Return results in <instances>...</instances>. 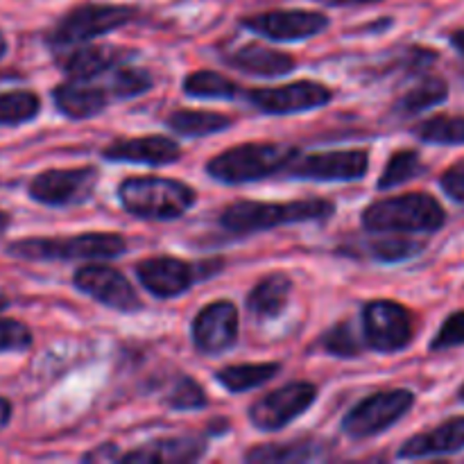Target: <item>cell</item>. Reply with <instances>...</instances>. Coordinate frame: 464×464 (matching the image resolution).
<instances>
[{"instance_id":"1","label":"cell","mask_w":464,"mask_h":464,"mask_svg":"<svg viewBox=\"0 0 464 464\" xmlns=\"http://www.w3.org/2000/svg\"><path fill=\"white\" fill-rule=\"evenodd\" d=\"M335 207L329 199H295V202H243L229 204L222 211L220 225L231 234H254L281 225L326 220L334 216Z\"/></svg>"},{"instance_id":"2","label":"cell","mask_w":464,"mask_h":464,"mask_svg":"<svg viewBox=\"0 0 464 464\" xmlns=\"http://www.w3.org/2000/svg\"><path fill=\"white\" fill-rule=\"evenodd\" d=\"M447 222L442 204L429 193H406L370 204L362 211V227L374 234H417L438 231Z\"/></svg>"},{"instance_id":"3","label":"cell","mask_w":464,"mask_h":464,"mask_svg":"<svg viewBox=\"0 0 464 464\" xmlns=\"http://www.w3.org/2000/svg\"><path fill=\"white\" fill-rule=\"evenodd\" d=\"M118 199L127 213L143 220H177L195 204L188 184L166 177H127L118 186Z\"/></svg>"},{"instance_id":"4","label":"cell","mask_w":464,"mask_h":464,"mask_svg":"<svg viewBox=\"0 0 464 464\" xmlns=\"http://www.w3.org/2000/svg\"><path fill=\"white\" fill-rule=\"evenodd\" d=\"M297 154V148L288 143H243L213 157L207 172L222 184H247L285 170Z\"/></svg>"},{"instance_id":"5","label":"cell","mask_w":464,"mask_h":464,"mask_svg":"<svg viewBox=\"0 0 464 464\" xmlns=\"http://www.w3.org/2000/svg\"><path fill=\"white\" fill-rule=\"evenodd\" d=\"M127 243L118 234H77L62 238H23L7 245V254L23 261H102L125 254Z\"/></svg>"},{"instance_id":"6","label":"cell","mask_w":464,"mask_h":464,"mask_svg":"<svg viewBox=\"0 0 464 464\" xmlns=\"http://www.w3.org/2000/svg\"><path fill=\"white\" fill-rule=\"evenodd\" d=\"M139 16V9L131 5H113V3H82L77 7L68 9L53 30L48 32V44L53 50L72 48L82 45L91 39L109 34L118 27L127 25Z\"/></svg>"},{"instance_id":"7","label":"cell","mask_w":464,"mask_h":464,"mask_svg":"<svg viewBox=\"0 0 464 464\" xmlns=\"http://www.w3.org/2000/svg\"><path fill=\"white\" fill-rule=\"evenodd\" d=\"M415 338V317L406 306L388 299L362 308V343L379 353L403 352Z\"/></svg>"},{"instance_id":"8","label":"cell","mask_w":464,"mask_h":464,"mask_svg":"<svg viewBox=\"0 0 464 464\" xmlns=\"http://www.w3.org/2000/svg\"><path fill=\"white\" fill-rule=\"evenodd\" d=\"M412 406H415V394L411 390H385V392L370 394L347 412L343 420V430L352 440L374 438L403 420Z\"/></svg>"},{"instance_id":"9","label":"cell","mask_w":464,"mask_h":464,"mask_svg":"<svg viewBox=\"0 0 464 464\" xmlns=\"http://www.w3.org/2000/svg\"><path fill=\"white\" fill-rule=\"evenodd\" d=\"M218 263H188L175 256H152L136 266L140 284L159 299H172L184 295L195 281L207 279L218 270Z\"/></svg>"},{"instance_id":"10","label":"cell","mask_w":464,"mask_h":464,"mask_svg":"<svg viewBox=\"0 0 464 464\" xmlns=\"http://www.w3.org/2000/svg\"><path fill=\"white\" fill-rule=\"evenodd\" d=\"M317 388L308 381H293L272 390L249 408V421L258 430H281L315 403Z\"/></svg>"},{"instance_id":"11","label":"cell","mask_w":464,"mask_h":464,"mask_svg":"<svg viewBox=\"0 0 464 464\" xmlns=\"http://www.w3.org/2000/svg\"><path fill=\"white\" fill-rule=\"evenodd\" d=\"M98 184V170L86 168H66V170L39 172L30 181V198L45 207L63 208L84 204L93 195Z\"/></svg>"},{"instance_id":"12","label":"cell","mask_w":464,"mask_h":464,"mask_svg":"<svg viewBox=\"0 0 464 464\" xmlns=\"http://www.w3.org/2000/svg\"><path fill=\"white\" fill-rule=\"evenodd\" d=\"M243 27L272 41H304L322 34L331 18L324 12L311 9H272V12L245 16Z\"/></svg>"},{"instance_id":"13","label":"cell","mask_w":464,"mask_h":464,"mask_svg":"<svg viewBox=\"0 0 464 464\" xmlns=\"http://www.w3.org/2000/svg\"><path fill=\"white\" fill-rule=\"evenodd\" d=\"M370 170V154L365 150H338L295 157L285 168L290 177L308 181H353L362 179Z\"/></svg>"},{"instance_id":"14","label":"cell","mask_w":464,"mask_h":464,"mask_svg":"<svg viewBox=\"0 0 464 464\" xmlns=\"http://www.w3.org/2000/svg\"><path fill=\"white\" fill-rule=\"evenodd\" d=\"M331 98H334V91L313 80L293 82V84L275 86V89H254L247 93L249 104L270 116H288V113L326 107Z\"/></svg>"},{"instance_id":"15","label":"cell","mask_w":464,"mask_h":464,"mask_svg":"<svg viewBox=\"0 0 464 464\" xmlns=\"http://www.w3.org/2000/svg\"><path fill=\"white\" fill-rule=\"evenodd\" d=\"M72 284L80 293L89 295L102 306L121 313H134L143 308V302L136 295L134 285L127 281L122 272L111 266H84L75 272Z\"/></svg>"},{"instance_id":"16","label":"cell","mask_w":464,"mask_h":464,"mask_svg":"<svg viewBox=\"0 0 464 464\" xmlns=\"http://www.w3.org/2000/svg\"><path fill=\"white\" fill-rule=\"evenodd\" d=\"M236 340H238V311L234 304L220 299L198 313L193 322V343L199 353L218 356L234 347Z\"/></svg>"},{"instance_id":"17","label":"cell","mask_w":464,"mask_h":464,"mask_svg":"<svg viewBox=\"0 0 464 464\" xmlns=\"http://www.w3.org/2000/svg\"><path fill=\"white\" fill-rule=\"evenodd\" d=\"M107 161L143 163V166H170L179 161L181 148L168 136H139V139H118L102 150Z\"/></svg>"},{"instance_id":"18","label":"cell","mask_w":464,"mask_h":464,"mask_svg":"<svg viewBox=\"0 0 464 464\" xmlns=\"http://www.w3.org/2000/svg\"><path fill=\"white\" fill-rule=\"evenodd\" d=\"M57 53H62L57 57L59 68L72 80H95L125 62V53L116 45H80V48L72 45Z\"/></svg>"},{"instance_id":"19","label":"cell","mask_w":464,"mask_h":464,"mask_svg":"<svg viewBox=\"0 0 464 464\" xmlns=\"http://www.w3.org/2000/svg\"><path fill=\"white\" fill-rule=\"evenodd\" d=\"M464 449V417H453L429 433H420L406 440L397 456L401 460H420V458L451 456Z\"/></svg>"},{"instance_id":"20","label":"cell","mask_w":464,"mask_h":464,"mask_svg":"<svg viewBox=\"0 0 464 464\" xmlns=\"http://www.w3.org/2000/svg\"><path fill=\"white\" fill-rule=\"evenodd\" d=\"M54 107L71 121H86L104 111L109 91L91 84V80H66L53 91Z\"/></svg>"},{"instance_id":"21","label":"cell","mask_w":464,"mask_h":464,"mask_svg":"<svg viewBox=\"0 0 464 464\" xmlns=\"http://www.w3.org/2000/svg\"><path fill=\"white\" fill-rule=\"evenodd\" d=\"M225 59L231 68L254 77H281L293 72L295 66H297L293 54L266 48L261 44L243 45V48L227 54Z\"/></svg>"},{"instance_id":"22","label":"cell","mask_w":464,"mask_h":464,"mask_svg":"<svg viewBox=\"0 0 464 464\" xmlns=\"http://www.w3.org/2000/svg\"><path fill=\"white\" fill-rule=\"evenodd\" d=\"M207 453V444L199 438L181 435V438L157 440L152 444L134 449V451L121 456V462H139V464H186L198 462Z\"/></svg>"},{"instance_id":"23","label":"cell","mask_w":464,"mask_h":464,"mask_svg":"<svg viewBox=\"0 0 464 464\" xmlns=\"http://www.w3.org/2000/svg\"><path fill=\"white\" fill-rule=\"evenodd\" d=\"M290 293H293V281L284 272L267 275L254 285L252 293L247 295V308L258 320H272L281 315V311L288 304Z\"/></svg>"},{"instance_id":"24","label":"cell","mask_w":464,"mask_h":464,"mask_svg":"<svg viewBox=\"0 0 464 464\" xmlns=\"http://www.w3.org/2000/svg\"><path fill=\"white\" fill-rule=\"evenodd\" d=\"M324 456V447L315 440H295L288 444H261L245 453V460L256 464H285L311 462Z\"/></svg>"},{"instance_id":"25","label":"cell","mask_w":464,"mask_h":464,"mask_svg":"<svg viewBox=\"0 0 464 464\" xmlns=\"http://www.w3.org/2000/svg\"><path fill=\"white\" fill-rule=\"evenodd\" d=\"M166 122L172 131L179 136H190V139L218 134L234 125V121L225 113L202 111V109H179V111H172Z\"/></svg>"},{"instance_id":"26","label":"cell","mask_w":464,"mask_h":464,"mask_svg":"<svg viewBox=\"0 0 464 464\" xmlns=\"http://www.w3.org/2000/svg\"><path fill=\"white\" fill-rule=\"evenodd\" d=\"M279 370V362H245V365L222 367L220 372H216V381L229 392L240 394L266 385Z\"/></svg>"},{"instance_id":"27","label":"cell","mask_w":464,"mask_h":464,"mask_svg":"<svg viewBox=\"0 0 464 464\" xmlns=\"http://www.w3.org/2000/svg\"><path fill=\"white\" fill-rule=\"evenodd\" d=\"M449 98V84L442 77L426 75L417 82L415 86L406 91L401 98L397 100L394 109L401 116H417V113L426 111V109L435 107V104L444 102Z\"/></svg>"},{"instance_id":"28","label":"cell","mask_w":464,"mask_h":464,"mask_svg":"<svg viewBox=\"0 0 464 464\" xmlns=\"http://www.w3.org/2000/svg\"><path fill=\"white\" fill-rule=\"evenodd\" d=\"M41 111L39 95L32 91L0 93V127H16L34 121Z\"/></svg>"},{"instance_id":"29","label":"cell","mask_w":464,"mask_h":464,"mask_svg":"<svg viewBox=\"0 0 464 464\" xmlns=\"http://www.w3.org/2000/svg\"><path fill=\"white\" fill-rule=\"evenodd\" d=\"M150 89H152V75H150L145 68H136L121 62L118 66H113L111 71H109L107 91L113 98L130 100L136 98V95L148 93Z\"/></svg>"},{"instance_id":"30","label":"cell","mask_w":464,"mask_h":464,"mask_svg":"<svg viewBox=\"0 0 464 464\" xmlns=\"http://www.w3.org/2000/svg\"><path fill=\"white\" fill-rule=\"evenodd\" d=\"M184 93L190 98L231 100L240 93L238 84L216 71H195L184 80Z\"/></svg>"},{"instance_id":"31","label":"cell","mask_w":464,"mask_h":464,"mask_svg":"<svg viewBox=\"0 0 464 464\" xmlns=\"http://www.w3.org/2000/svg\"><path fill=\"white\" fill-rule=\"evenodd\" d=\"M426 170V166L421 163V157L415 150H399L390 157V161L385 163L383 175L376 181V188L379 190H390L397 188V186L406 184V181L415 179L421 172Z\"/></svg>"},{"instance_id":"32","label":"cell","mask_w":464,"mask_h":464,"mask_svg":"<svg viewBox=\"0 0 464 464\" xmlns=\"http://www.w3.org/2000/svg\"><path fill=\"white\" fill-rule=\"evenodd\" d=\"M424 143L464 145V116H433L415 127Z\"/></svg>"},{"instance_id":"33","label":"cell","mask_w":464,"mask_h":464,"mask_svg":"<svg viewBox=\"0 0 464 464\" xmlns=\"http://www.w3.org/2000/svg\"><path fill=\"white\" fill-rule=\"evenodd\" d=\"M322 347L329 353L338 358H358L362 353V343L356 335V331L352 329V324L343 322V324H335L334 329L326 331L322 335Z\"/></svg>"},{"instance_id":"34","label":"cell","mask_w":464,"mask_h":464,"mask_svg":"<svg viewBox=\"0 0 464 464\" xmlns=\"http://www.w3.org/2000/svg\"><path fill=\"white\" fill-rule=\"evenodd\" d=\"M168 406L175 411H198V408L207 406V394H204L202 385L195 383L190 376H179L172 392L168 394Z\"/></svg>"},{"instance_id":"35","label":"cell","mask_w":464,"mask_h":464,"mask_svg":"<svg viewBox=\"0 0 464 464\" xmlns=\"http://www.w3.org/2000/svg\"><path fill=\"white\" fill-rule=\"evenodd\" d=\"M424 245L415 243V240L406 238H392V240H381V243H372L370 249L379 261L383 263H397L406 261V258L415 256V254L421 252Z\"/></svg>"},{"instance_id":"36","label":"cell","mask_w":464,"mask_h":464,"mask_svg":"<svg viewBox=\"0 0 464 464\" xmlns=\"http://www.w3.org/2000/svg\"><path fill=\"white\" fill-rule=\"evenodd\" d=\"M32 347V331L18 320H0V353L27 352Z\"/></svg>"},{"instance_id":"37","label":"cell","mask_w":464,"mask_h":464,"mask_svg":"<svg viewBox=\"0 0 464 464\" xmlns=\"http://www.w3.org/2000/svg\"><path fill=\"white\" fill-rule=\"evenodd\" d=\"M464 344V311L453 313L440 326L438 335L430 343V352H447V349L462 347Z\"/></svg>"},{"instance_id":"38","label":"cell","mask_w":464,"mask_h":464,"mask_svg":"<svg viewBox=\"0 0 464 464\" xmlns=\"http://www.w3.org/2000/svg\"><path fill=\"white\" fill-rule=\"evenodd\" d=\"M440 186L453 202L464 204V161L444 170V175L440 177Z\"/></svg>"},{"instance_id":"39","label":"cell","mask_w":464,"mask_h":464,"mask_svg":"<svg viewBox=\"0 0 464 464\" xmlns=\"http://www.w3.org/2000/svg\"><path fill=\"white\" fill-rule=\"evenodd\" d=\"M86 462H111V460H121V453L113 444H100L95 451L86 453L84 456Z\"/></svg>"},{"instance_id":"40","label":"cell","mask_w":464,"mask_h":464,"mask_svg":"<svg viewBox=\"0 0 464 464\" xmlns=\"http://www.w3.org/2000/svg\"><path fill=\"white\" fill-rule=\"evenodd\" d=\"M317 3H324L329 7H361V5H376L383 0H317Z\"/></svg>"},{"instance_id":"41","label":"cell","mask_w":464,"mask_h":464,"mask_svg":"<svg viewBox=\"0 0 464 464\" xmlns=\"http://www.w3.org/2000/svg\"><path fill=\"white\" fill-rule=\"evenodd\" d=\"M9 420H12V403L5 397H0V430L9 424Z\"/></svg>"},{"instance_id":"42","label":"cell","mask_w":464,"mask_h":464,"mask_svg":"<svg viewBox=\"0 0 464 464\" xmlns=\"http://www.w3.org/2000/svg\"><path fill=\"white\" fill-rule=\"evenodd\" d=\"M451 45L458 50V54L464 59V27L462 30H456L451 34Z\"/></svg>"},{"instance_id":"43","label":"cell","mask_w":464,"mask_h":464,"mask_svg":"<svg viewBox=\"0 0 464 464\" xmlns=\"http://www.w3.org/2000/svg\"><path fill=\"white\" fill-rule=\"evenodd\" d=\"M9 222H12V218H9V213L0 211V234H3L5 229H7V227H9Z\"/></svg>"},{"instance_id":"44","label":"cell","mask_w":464,"mask_h":464,"mask_svg":"<svg viewBox=\"0 0 464 464\" xmlns=\"http://www.w3.org/2000/svg\"><path fill=\"white\" fill-rule=\"evenodd\" d=\"M5 54H7V39H5V34L0 32V59H3Z\"/></svg>"},{"instance_id":"45","label":"cell","mask_w":464,"mask_h":464,"mask_svg":"<svg viewBox=\"0 0 464 464\" xmlns=\"http://www.w3.org/2000/svg\"><path fill=\"white\" fill-rule=\"evenodd\" d=\"M9 306V302H7V297H3V295H0V311H5V308Z\"/></svg>"},{"instance_id":"46","label":"cell","mask_w":464,"mask_h":464,"mask_svg":"<svg viewBox=\"0 0 464 464\" xmlns=\"http://www.w3.org/2000/svg\"><path fill=\"white\" fill-rule=\"evenodd\" d=\"M458 397H460V401L464 403V385L460 388V392H458Z\"/></svg>"}]
</instances>
